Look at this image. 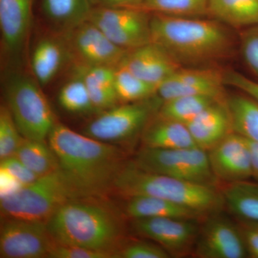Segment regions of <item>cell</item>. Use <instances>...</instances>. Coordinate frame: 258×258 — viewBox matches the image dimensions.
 <instances>
[{
    "mask_svg": "<svg viewBox=\"0 0 258 258\" xmlns=\"http://www.w3.org/2000/svg\"><path fill=\"white\" fill-rule=\"evenodd\" d=\"M225 99L210 96L178 97L163 101L157 115L186 124L208 107Z\"/></svg>",
    "mask_w": 258,
    "mask_h": 258,
    "instance_id": "4316f807",
    "label": "cell"
},
{
    "mask_svg": "<svg viewBox=\"0 0 258 258\" xmlns=\"http://www.w3.org/2000/svg\"><path fill=\"white\" fill-rule=\"evenodd\" d=\"M47 225L56 243L115 251L123 242L118 216L91 198L64 204L47 220Z\"/></svg>",
    "mask_w": 258,
    "mask_h": 258,
    "instance_id": "3957f363",
    "label": "cell"
},
{
    "mask_svg": "<svg viewBox=\"0 0 258 258\" xmlns=\"http://www.w3.org/2000/svg\"><path fill=\"white\" fill-rule=\"evenodd\" d=\"M200 227L198 221L174 218L137 219L132 222L137 235L160 245L171 257L193 254Z\"/></svg>",
    "mask_w": 258,
    "mask_h": 258,
    "instance_id": "7c38bea8",
    "label": "cell"
},
{
    "mask_svg": "<svg viewBox=\"0 0 258 258\" xmlns=\"http://www.w3.org/2000/svg\"><path fill=\"white\" fill-rule=\"evenodd\" d=\"M214 174L225 184L252 179V164L247 140L232 132L208 152Z\"/></svg>",
    "mask_w": 258,
    "mask_h": 258,
    "instance_id": "9a60e30c",
    "label": "cell"
},
{
    "mask_svg": "<svg viewBox=\"0 0 258 258\" xmlns=\"http://www.w3.org/2000/svg\"><path fill=\"white\" fill-rule=\"evenodd\" d=\"M39 85L26 75H12L5 86V97L7 106L24 138L45 141L56 122Z\"/></svg>",
    "mask_w": 258,
    "mask_h": 258,
    "instance_id": "8992f818",
    "label": "cell"
},
{
    "mask_svg": "<svg viewBox=\"0 0 258 258\" xmlns=\"http://www.w3.org/2000/svg\"><path fill=\"white\" fill-rule=\"evenodd\" d=\"M33 0H0V29L5 50L18 55L28 40Z\"/></svg>",
    "mask_w": 258,
    "mask_h": 258,
    "instance_id": "e0dca14e",
    "label": "cell"
},
{
    "mask_svg": "<svg viewBox=\"0 0 258 258\" xmlns=\"http://www.w3.org/2000/svg\"><path fill=\"white\" fill-rule=\"evenodd\" d=\"M49 258H115V251L55 243Z\"/></svg>",
    "mask_w": 258,
    "mask_h": 258,
    "instance_id": "d6a6232c",
    "label": "cell"
},
{
    "mask_svg": "<svg viewBox=\"0 0 258 258\" xmlns=\"http://www.w3.org/2000/svg\"><path fill=\"white\" fill-rule=\"evenodd\" d=\"M193 254L200 258H244L247 252L237 222L217 212L204 220Z\"/></svg>",
    "mask_w": 258,
    "mask_h": 258,
    "instance_id": "4fadbf2b",
    "label": "cell"
},
{
    "mask_svg": "<svg viewBox=\"0 0 258 258\" xmlns=\"http://www.w3.org/2000/svg\"><path fill=\"white\" fill-rule=\"evenodd\" d=\"M55 243L46 222L5 218L1 226L2 258L49 257Z\"/></svg>",
    "mask_w": 258,
    "mask_h": 258,
    "instance_id": "30bf717a",
    "label": "cell"
},
{
    "mask_svg": "<svg viewBox=\"0 0 258 258\" xmlns=\"http://www.w3.org/2000/svg\"><path fill=\"white\" fill-rule=\"evenodd\" d=\"M59 104L73 113H89L96 111L86 83L79 74L64 84L57 97Z\"/></svg>",
    "mask_w": 258,
    "mask_h": 258,
    "instance_id": "f546056e",
    "label": "cell"
},
{
    "mask_svg": "<svg viewBox=\"0 0 258 258\" xmlns=\"http://www.w3.org/2000/svg\"><path fill=\"white\" fill-rule=\"evenodd\" d=\"M47 139L60 170L85 198L101 196L113 187L115 176L124 165L119 148L60 123H55Z\"/></svg>",
    "mask_w": 258,
    "mask_h": 258,
    "instance_id": "6da1fadb",
    "label": "cell"
},
{
    "mask_svg": "<svg viewBox=\"0 0 258 258\" xmlns=\"http://www.w3.org/2000/svg\"><path fill=\"white\" fill-rule=\"evenodd\" d=\"M144 147L174 149L198 147L184 123L156 114L142 132Z\"/></svg>",
    "mask_w": 258,
    "mask_h": 258,
    "instance_id": "ffe728a7",
    "label": "cell"
},
{
    "mask_svg": "<svg viewBox=\"0 0 258 258\" xmlns=\"http://www.w3.org/2000/svg\"><path fill=\"white\" fill-rule=\"evenodd\" d=\"M240 50L244 62L258 77V25L246 28L242 32Z\"/></svg>",
    "mask_w": 258,
    "mask_h": 258,
    "instance_id": "836d02e7",
    "label": "cell"
},
{
    "mask_svg": "<svg viewBox=\"0 0 258 258\" xmlns=\"http://www.w3.org/2000/svg\"><path fill=\"white\" fill-rule=\"evenodd\" d=\"M208 16L232 28L258 25V0H209Z\"/></svg>",
    "mask_w": 258,
    "mask_h": 258,
    "instance_id": "44dd1931",
    "label": "cell"
},
{
    "mask_svg": "<svg viewBox=\"0 0 258 258\" xmlns=\"http://www.w3.org/2000/svg\"><path fill=\"white\" fill-rule=\"evenodd\" d=\"M0 169L7 171L23 186L31 184L39 178L38 176L30 171L16 157H12L1 160Z\"/></svg>",
    "mask_w": 258,
    "mask_h": 258,
    "instance_id": "e575fe53",
    "label": "cell"
},
{
    "mask_svg": "<svg viewBox=\"0 0 258 258\" xmlns=\"http://www.w3.org/2000/svg\"><path fill=\"white\" fill-rule=\"evenodd\" d=\"M201 18L152 14V42L165 49L182 66L225 57L232 45L230 33L217 20Z\"/></svg>",
    "mask_w": 258,
    "mask_h": 258,
    "instance_id": "7a4b0ae2",
    "label": "cell"
},
{
    "mask_svg": "<svg viewBox=\"0 0 258 258\" xmlns=\"http://www.w3.org/2000/svg\"><path fill=\"white\" fill-rule=\"evenodd\" d=\"M226 103L233 132L258 143V101L242 93L226 98Z\"/></svg>",
    "mask_w": 258,
    "mask_h": 258,
    "instance_id": "cb8c5ba5",
    "label": "cell"
},
{
    "mask_svg": "<svg viewBox=\"0 0 258 258\" xmlns=\"http://www.w3.org/2000/svg\"><path fill=\"white\" fill-rule=\"evenodd\" d=\"M114 87L120 103L143 101L157 94V88L134 74L120 62L115 68Z\"/></svg>",
    "mask_w": 258,
    "mask_h": 258,
    "instance_id": "83f0119b",
    "label": "cell"
},
{
    "mask_svg": "<svg viewBox=\"0 0 258 258\" xmlns=\"http://www.w3.org/2000/svg\"><path fill=\"white\" fill-rule=\"evenodd\" d=\"M186 125L197 147L206 152L234 132L226 98L208 107Z\"/></svg>",
    "mask_w": 258,
    "mask_h": 258,
    "instance_id": "ac0fdd59",
    "label": "cell"
},
{
    "mask_svg": "<svg viewBox=\"0 0 258 258\" xmlns=\"http://www.w3.org/2000/svg\"><path fill=\"white\" fill-rule=\"evenodd\" d=\"M250 154L252 164V178L258 181V143L246 139Z\"/></svg>",
    "mask_w": 258,
    "mask_h": 258,
    "instance_id": "ab89813d",
    "label": "cell"
},
{
    "mask_svg": "<svg viewBox=\"0 0 258 258\" xmlns=\"http://www.w3.org/2000/svg\"><path fill=\"white\" fill-rule=\"evenodd\" d=\"M15 157L39 177L60 169L53 151L45 141L32 140L23 137Z\"/></svg>",
    "mask_w": 258,
    "mask_h": 258,
    "instance_id": "484cf974",
    "label": "cell"
},
{
    "mask_svg": "<svg viewBox=\"0 0 258 258\" xmlns=\"http://www.w3.org/2000/svg\"><path fill=\"white\" fill-rule=\"evenodd\" d=\"M122 62L134 74L157 89L169 76L183 67L165 49L152 42L128 51Z\"/></svg>",
    "mask_w": 258,
    "mask_h": 258,
    "instance_id": "2e32d148",
    "label": "cell"
},
{
    "mask_svg": "<svg viewBox=\"0 0 258 258\" xmlns=\"http://www.w3.org/2000/svg\"><path fill=\"white\" fill-rule=\"evenodd\" d=\"M224 203L237 219L258 221V181L250 179L225 184Z\"/></svg>",
    "mask_w": 258,
    "mask_h": 258,
    "instance_id": "603a6c76",
    "label": "cell"
},
{
    "mask_svg": "<svg viewBox=\"0 0 258 258\" xmlns=\"http://www.w3.org/2000/svg\"><path fill=\"white\" fill-rule=\"evenodd\" d=\"M125 212V215L132 220L174 218L199 222L208 217L201 212L169 200L144 195L128 198Z\"/></svg>",
    "mask_w": 258,
    "mask_h": 258,
    "instance_id": "d6986e66",
    "label": "cell"
},
{
    "mask_svg": "<svg viewBox=\"0 0 258 258\" xmlns=\"http://www.w3.org/2000/svg\"><path fill=\"white\" fill-rule=\"evenodd\" d=\"M115 258H169V254L159 244L149 240L121 242L115 251Z\"/></svg>",
    "mask_w": 258,
    "mask_h": 258,
    "instance_id": "1f68e13d",
    "label": "cell"
},
{
    "mask_svg": "<svg viewBox=\"0 0 258 258\" xmlns=\"http://www.w3.org/2000/svg\"><path fill=\"white\" fill-rule=\"evenodd\" d=\"M0 179H1V198L11 195L23 186L7 171L0 169Z\"/></svg>",
    "mask_w": 258,
    "mask_h": 258,
    "instance_id": "74e56055",
    "label": "cell"
},
{
    "mask_svg": "<svg viewBox=\"0 0 258 258\" xmlns=\"http://www.w3.org/2000/svg\"><path fill=\"white\" fill-rule=\"evenodd\" d=\"M237 224L243 239L247 255L258 258V221L237 219Z\"/></svg>",
    "mask_w": 258,
    "mask_h": 258,
    "instance_id": "d590c367",
    "label": "cell"
},
{
    "mask_svg": "<svg viewBox=\"0 0 258 258\" xmlns=\"http://www.w3.org/2000/svg\"><path fill=\"white\" fill-rule=\"evenodd\" d=\"M151 13L133 8H93L88 21L111 41L129 51L152 42Z\"/></svg>",
    "mask_w": 258,
    "mask_h": 258,
    "instance_id": "9c48e42d",
    "label": "cell"
},
{
    "mask_svg": "<svg viewBox=\"0 0 258 258\" xmlns=\"http://www.w3.org/2000/svg\"><path fill=\"white\" fill-rule=\"evenodd\" d=\"M81 198H86L59 169L1 198L0 210L4 218L47 222L64 204Z\"/></svg>",
    "mask_w": 258,
    "mask_h": 258,
    "instance_id": "5b68a950",
    "label": "cell"
},
{
    "mask_svg": "<svg viewBox=\"0 0 258 258\" xmlns=\"http://www.w3.org/2000/svg\"><path fill=\"white\" fill-rule=\"evenodd\" d=\"M64 37L66 50L76 59L78 66L117 67L128 52L88 20L64 33Z\"/></svg>",
    "mask_w": 258,
    "mask_h": 258,
    "instance_id": "8fae6325",
    "label": "cell"
},
{
    "mask_svg": "<svg viewBox=\"0 0 258 258\" xmlns=\"http://www.w3.org/2000/svg\"><path fill=\"white\" fill-rule=\"evenodd\" d=\"M42 13L63 34L88 21L91 0H42Z\"/></svg>",
    "mask_w": 258,
    "mask_h": 258,
    "instance_id": "7402d4cb",
    "label": "cell"
},
{
    "mask_svg": "<svg viewBox=\"0 0 258 258\" xmlns=\"http://www.w3.org/2000/svg\"><path fill=\"white\" fill-rule=\"evenodd\" d=\"M64 48L53 39H42L32 52L31 66L40 86H45L53 79L63 62Z\"/></svg>",
    "mask_w": 258,
    "mask_h": 258,
    "instance_id": "d4e9b609",
    "label": "cell"
},
{
    "mask_svg": "<svg viewBox=\"0 0 258 258\" xmlns=\"http://www.w3.org/2000/svg\"><path fill=\"white\" fill-rule=\"evenodd\" d=\"M23 137L8 106L0 108V159L15 157Z\"/></svg>",
    "mask_w": 258,
    "mask_h": 258,
    "instance_id": "4dcf8cb0",
    "label": "cell"
},
{
    "mask_svg": "<svg viewBox=\"0 0 258 258\" xmlns=\"http://www.w3.org/2000/svg\"><path fill=\"white\" fill-rule=\"evenodd\" d=\"M162 102L157 94L143 101L119 103L102 112L85 127L83 134L106 143L123 142L143 132Z\"/></svg>",
    "mask_w": 258,
    "mask_h": 258,
    "instance_id": "ba28073f",
    "label": "cell"
},
{
    "mask_svg": "<svg viewBox=\"0 0 258 258\" xmlns=\"http://www.w3.org/2000/svg\"><path fill=\"white\" fill-rule=\"evenodd\" d=\"M113 188L125 197H155L169 200L209 216L225 206L217 187L195 184L139 169L132 161L124 164L113 181Z\"/></svg>",
    "mask_w": 258,
    "mask_h": 258,
    "instance_id": "277c9868",
    "label": "cell"
},
{
    "mask_svg": "<svg viewBox=\"0 0 258 258\" xmlns=\"http://www.w3.org/2000/svg\"><path fill=\"white\" fill-rule=\"evenodd\" d=\"M142 0H91L97 7L137 8Z\"/></svg>",
    "mask_w": 258,
    "mask_h": 258,
    "instance_id": "f35d334b",
    "label": "cell"
},
{
    "mask_svg": "<svg viewBox=\"0 0 258 258\" xmlns=\"http://www.w3.org/2000/svg\"><path fill=\"white\" fill-rule=\"evenodd\" d=\"M225 72L213 68H180L165 80L157 89L162 101L178 97L210 96L225 98Z\"/></svg>",
    "mask_w": 258,
    "mask_h": 258,
    "instance_id": "5bb4252c",
    "label": "cell"
},
{
    "mask_svg": "<svg viewBox=\"0 0 258 258\" xmlns=\"http://www.w3.org/2000/svg\"><path fill=\"white\" fill-rule=\"evenodd\" d=\"M132 162L142 170L195 184L217 187L220 182L212 170L208 152L199 147L161 149L143 147Z\"/></svg>",
    "mask_w": 258,
    "mask_h": 258,
    "instance_id": "52a82bcc",
    "label": "cell"
},
{
    "mask_svg": "<svg viewBox=\"0 0 258 258\" xmlns=\"http://www.w3.org/2000/svg\"><path fill=\"white\" fill-rule=\"evenodd\" d=\"M209 0H142L137 8L151 14L176 17L208 15Z\"/></svg>",
    "mask_w": 258,
    "mask_h": 258,
    "instance_id": "f1b7e54d",
    "label": "cell"
},
{
    "mask_svg": "<svg viewBox=\"0 0 258 258\" xmlns=\"http://www.w3.org/2000/svg\"><path fill=\"white\" fill-rule=\"evenodd\" d=\"M225 85L237 88L258 101V82L235 71L225 72Z\"/></svg>",
    "mask_w": 258,
    "mask_h": 258,
    "instance_id": "8d00e7d4",
    "label": "cell"
}]
</instances>
